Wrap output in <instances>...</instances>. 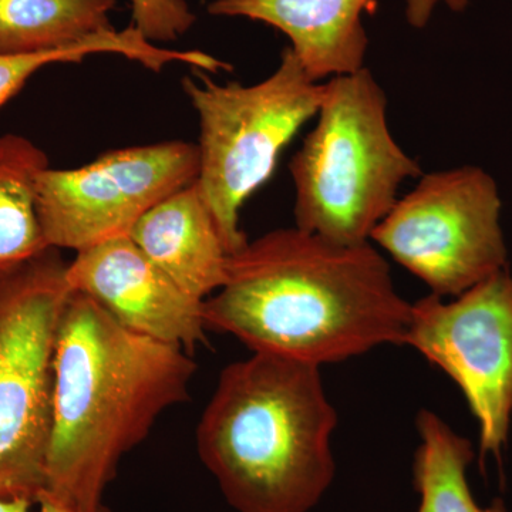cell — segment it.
Listing matches in <instances>:
<instances>
[{
	"label": "cell",
	"mask_w": 512,
	"mask_h": 512,
	"mask_svg": "<svg viewBox=\"0 0 512 512\" xmlns=\"http://www.w3.org/2000/svg\"><path fill=\"white\" fill-rule=\"evenodd\" d=\"M195 370L191 353L124 328L72 291L57 332L42 495L80 510L103 505L121 458L187 400Z\"/></svg>",
	"instance_id": "7a4b0ae2"
},
{
	"label": "cell",
	"mask_w": 512,
	"mask_h": 512,
	"mask_svg": "<svg viewBox=\"0 0 512 512\" xmlns=\"http://www.w3.org/2000/svg\"><path fill=\"white\" fill-rule=\"evenodd\" d=\"M116 0H0V55L73 49L116 30Z\"/></svg>",
	"instance_id": "4fadbf2b"
},
{
	"label": "cell",
	"mask_w": 512,
	"mask_h": 512,
	"mask_svg": "<svg viewBox=\"0 0 512 512\" xmlns=\"http://www.w3.org/2000/svg\"><path fill=\"white\" fill-rule=\"evenodd\" d=\"M185 77L183 89L200 119L197 184L228 254L248 244L241 210L274 174L279 154L318 114L323 83L306 74L291 47L262 82L244 86Z\"/></svg>",
	"instance_id": "5b68a950"
},
{
	"label": "cell",
	"mask_w": 512,
	"mask_h": 512,
	"mask_svg": "<svg viewBox=\"0 0 512 512\" xmlns=\"http://www.w3.org/2000/svg\"><path fill=\"white\" fill-rule=\"evenodd\" d=\"M198 171V146L185 141L120 148L70 170L47 167L36 181L47 247L79 252L130 234L154 205L194 183Z\"/></svg>",
	"instance_id": "ba28073f"
},
{
	"label": "cell",
	"mask_w": 512,
	"mask_h": 512,
	"mask_svg": "<svg viewBox=\"0 0 512 512\" xmlns=\"http://www.w3.org/2000/svg\"><path fill=\"white\" fill-rule=\"evenodd\" d=\"M500 212L497 184L481 168L434 171L394 202L370 242L450 298L507 268Z\"/></svg>",
	"instance_id": "52a82bcc"
},
{
	"label": "cell",
	"mask_w": 512,
	"mask_h": 512,
	"mask_svg": "<svg viewBox=\"0 0 512 512\" xmlns=\"http://www.w3.org/2000/svg\"><path fill=\"white\" fill-rule=\"evenodd\" d=\"M36 505V512H111L104 504L94 508V510H80V508L73 507V505L57 501L55 498L49 497V495H40L37 498Z\"/></svg>",
	"instance_id": "d6986e66"
},
{
	"label": "cell",
	"mask_w": 512,
	"mask_h": 512,
	"mask_svg": "<svg viewBox=\"0 0 512 512\" xmlns=\"http://www.w3.org/2000/svg\"><path fill=\"white\" fill-rule=\"evenodd\" d=\"M35 501L28 498L0 497V512H32Z\"/></svg>",
	"instance_id": "ffe728a7"
},
{
	"label": "cell",
	"mask_w": 512,
	"mask_h": 512,
	"mask_svg": "<svg viewBox=\"0 0 512 512\" xmlns=\"http://www.w3.org/2000/svg\"><path fill=\"white\" fill-rule=\"evenodd\" d=\"M128 235L197 301L204 302L224 285L229 254L197 180L154 205Z\"/></svg>",
	"instance_id": "7c38bea8"
},
{
	"label": "cell",
	"mask_w": 512,
	"mask_h": 512,
	"mask_svg": "<svg viewBox=\"0 0 512 512\" xmlns=\"http://www.w3.org/2000/svg\"><path fill=\"white\" fill-rule=\"evenodd\" d=\"M444 2L447 3L448 8H450L451 10H456V12H460V10L466 8L470 0H444Z\"/></svg>",
	"instance_id": "44dd1931"
},
{
	"label": "cell",
	"mask_w": 512,
	"mask_h": 512,
	"mask_svg": "<svg viewBox=\"0 0 512 512\" xmlns=\"http://www.w3.org/2000/svg\"><path fill=\"white\" fill-rule=\"evenodd\" d=\"M66 276L73 292L89 296L124 328L188 353L207 342L204 302L165 275L130 235L77 252Z\"/></svg>",
	"instance_id": "30bf717a"
},
{
	"label": "cell",
	"mask_w": 512,
	"mask_h": 512,
	"mask_svg": "<svg viewBox=\"0 0 512 512\" xmlns=\"http://www.w3.org/2000/svg\"><path fill=\"white\" fill-rule=\"evenodd\" d=\"M100 53L127 57L154 72H160L167 64L181 63L185 59L184 53L180 50L154 46L134 26H130L123 32L113 30L99 39L73 49L39 53V55H0V107L16 96L30 77L47 64L82 62L87 56L100 55Z\"/></svg>",
	"instance_id": "2e32d148"
},
{
	"label": "cell",
	"mask_w": 512,
	"mask_h": 512,
	"mask_svg": "<svg viewBox=\"0 0 512 512\" xmlns=\"http://www.w3.org/2000/svg\"><path fill=\"white\" fill-rule=\"evenodd\" d=\"M133 26L148 42H173L194 25L185 0H131Z\"/></svg>",
	"instance_id": "e0dca14e"
},
{
	"label": "cell",
	"mask_w": 512,
	"mask_h": 512,
	"mask_svg": "<svg viewBox=\"0 0 512 512\" xmlns=\"http://www.w3.org/2000/svg\"><path fill=\"white\" fill-rule=\"evenodd\" d=\"M419 446L414 453L413 484L419 493L416 512H507L503 501L481 507L474 500L467 470L474 458L470 441L430 410L416 419Z\"/></svg>",
	"instance_id": "5bb4252c"
},
{
	"label": "cell",
	"mask_w": 512,
	"mask_h": 512,
	"mask_svg": "<svg viewBox=\"0 0 512 512\" xmlns=\"http://www.w3.org/2000/svg\"><path fill=\"white\" fill-rule=\"evenodd\" d=\"M318 123L292 157L295 227L339 245L370 242L420 165L396 143L387 97L366 67L323 83Z\"/></svg>",
	"instance_id": "277c9868"
},
{
	"label": "cell",
	"mask_w": 512,
	"mask_h": 512,
	"mask_svg": "<svg viewBox=\"0 0 512 512\" xmlns=\"http://www.w3.org/2000/svg\"><path fill=\"white\" fill-rule=\"evenodd\" d=\"M410 311L372 242L333 244L296 227L229 255L224 285L202 305L205 328L318 367L404 345Z\"/></svg>",
	"instance_id": "6da1fadb"
},
{
	"label": "cell",
	"mask_w": 512,
	"mask_h": 512,
	"mask_svg": "<svg viewBox=\"0 0 512 512\" xmlns=\"http://www.w3.org/2000/svg\"><path fill=\"white\" fill-rule=\"evenodd\" d=\"M338 413L320 367L268 353L225 367L198 454L238 512H309L335 477Z\"/></svg>",
	"instance_id": "3957f363"
},
{
	"label": "cell",
	"mask_w": 512,
	"mask_h": 512,
	"mask_svg": "<svg viewBox=\"0 0 512 512\" xmlns=\"http://www.w3.org/2000/svg\"><path fill=\"white\" fill-rule=\"evenodd\" d=\"M373 0H214V16L248 18L281 30L315 82L359 72L369 39L363 10Z\"/></svg>",
	"instance_id": "8fae6325"
},
{
	"label": "cell",
	"mask_w": 512,
	"mask_h": 512,
	"mask_svg": "<svg viewBox=\"0 0 512 512\" xmlns=\"http://www.w3.org/2000/svg\"><path fill=\"white\" fill-rule=\"evenodd\" d=\"M60 249L0 268V497L35 501L46 487L53 360L72 295Z\"/></svg>",
	"instance_id": "8992f818"
},
{
	"label": "cell",
	"mask_w": 512,
	"mask_h": 512,
	"mask_svg": "<svg viewBox=\"0 0 512 512\" xmlns=\"http://www.w3.org/2000/svg\"><path fill=\"white\" fill-rule=\"evenodd\" d=\"M440 0H406L407 22L416 29L426 28Z\"/></svg>",
	"instance_id": "ac0fdd59"
},
{
	"label": "cell",
	"mask_w": 512,
	"mask_h": 512,
	"mask_svg": "<svg viewBox=\"0 0 512 512\" xmlns=\"http://www.w3.org/2000/svg\"><path fill=\"white\" fill-rule=\"evenodd\" d=\"M404 345L460 387L480 429L481 456L500 458L512 420V268L454 301L412 303Z\"/></svg>",
	"instance_id": "9c48e42d"
},
{
	"label": "cell",
	"mask_w": 512,
	"mask_h": 512,
	"mask_svg": "<svg viewBox=\"0 0 512 512\" xmlns=\"http://www.w3.org/2000/svg\"><path fill=\"white\" fill-rule=\"evenodd\" d=\"M49 167L45 151L18 134L0 136V268L46 251L36 207V181Z\"/></svg>",
	"instance_id": "9a60e30c"
}]
</instances>
